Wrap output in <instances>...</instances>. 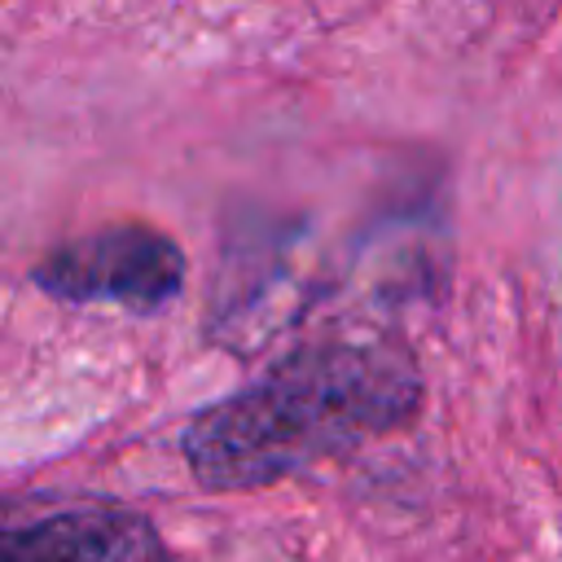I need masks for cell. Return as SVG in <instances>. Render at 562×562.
Here are the masks:
<instances>
[{"label": "cell", "instance_id": "6da1fadb", "mask_svg": "<svg viewBox=\"0 0 562 562\" xmlns=\"http://www.w3.org/2000/svg\"><path fill=\"white\" fill-rule=\"evenodd\" d=\"M422 373L391 342H307L184 426V461L206 492H255L321 457L413 422Z\"/></svg>", "mask_w": 562, "mask_h": 562}, {"label": "cell", "instance_id": "7a4b0ae2", "mask_svg": "<svg viewBox=\"0 0 562 562\" xmlns=\"http://www.w3.org/2000/svg\"><path fill=\"white\" fill-rule=\"evenodd\" d=\"M31 281L61 303H119L136 316L167 307L184 285V250L154 224L127 220L53 246Z\"/></svg>", "mask_w": 562, "mask_h": 562}, {"label": "cell", "instance_id": "3957f363", "mask_svg": "<svg viewBox=\"0 0 562 562\" xmlns=\"http://www.w3.org/2000/svg\"><path fill=\"white\" fill-rule=\"evenodd\" d=\"M0 562H176L154 522L127 505H70L0 527Z\"/></svg>", "mask_w": 562, "mask_h": 562}]
</instances>
